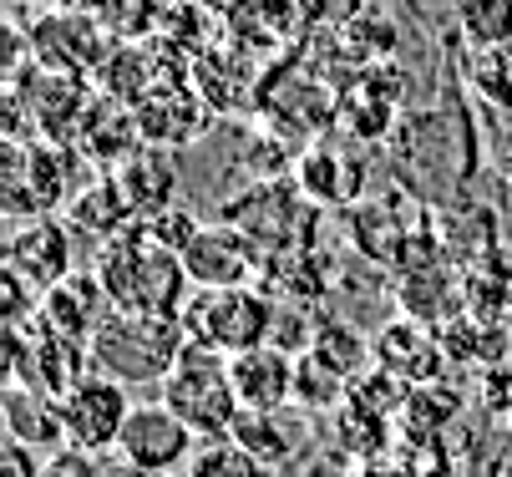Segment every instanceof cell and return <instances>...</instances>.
I'll return each instance as SVG.
<instances>
[{
  "label": "cell",
  "instance_id": "obj_1",
  "mask_svg": "<svg viewBox=\"0 0 512 477\" xmlns=\"http://www.w3.org/2000/svg\"><path fill=\"white\" fill-rule=\"evenodd\" d=\"M97 280L112 300V310H148V315H178L188 300V269L173 249L142 234V224L122 229L102 244Z\"/></svg>",
  "mask_w": 512,
  "mask_h": 477
},
{
  "label": "cell",
  "instance_id": "obj_2",
  "mask_svg": "<svg viewBox=\"0 0 512 477\" xmlns=\"http://www.w3.org/2000/svg\"><path fill=\"white\" fill-rule=\"evenodd\" d=\"M183 346H188L183 315H148V310H112L87 340L92 371L122 386H163Z\"/></svg>",
  "mask_w": 512,
  "mask_h": 477
},
{
  "label": "cell",
  "instance_id": "obj_3",
  "mask_svg": "<svg viewBox=\"0 0 512 477\" xmlns=\"http://www.w3.org/2000/svg\"><path fill=\"white\" fill-rule=\"evenodd\" d=\"M163 401L198 432V442H224L234 437L239 417H244V401L234 391V371L229 356L203 346V340H188L178 366L163 381Z\"/></svg>",
  "mask_w": 512,
  "mask_h": 477
},
{
  "label": "cell",
  "instance_id": "obj_4",
  "mask_svg": "<svg viewBox=\"0 0 512 477\" xmlns=\"http://www.w3.org/2000/svg\"><path fill=\"white\" fill-rule=\"evenodd\" d=\"M183 330L188 340H203V346L239 356L254 346H269L279 310L254 290V285H234V290H193L183 300Z\"/></svg>",
  "mask_w": 512,
  "mask_h": 477
},
{
  "label": "cell",
  "instance_id": "obj_5",
  "mask_svg": "<svg viewBox=\"0 0 512 477\" xmlns=\"http://www.w3.org/2000/svg\"><path fill=\"white\" fill-rule=\"evenodd\" d=\"M132 417V396L122 381L92 371L61 396V427H66V452L77 457H97V452H117L122 427Z\"/></svg>",
  "mask_w": 512,
  "mask_h": 477
},
{
  "label": "cell",
  "instance_id": "obj_6",
  "mask_svg": "<svg viewBox=\"0 0 512 477\" xmlns=\"http://www.w3.org/2000/svg\"><path fill=\"white\" fill-rule=\"evenodd\" d=\"M193 452H198V432L173 412L168 401L132 406V417L122 427V442H117V457L142 477H168L183 462H193Z\"/></svg>",
  "mask_w": 512,
  "mask_h": 477
},
{
  "label": "cell",
  "instance_id": "obj_7",
  "mask_svg": "<svg viewBox=\"0 0 512 477\" xmlns=\"http://www.w3.org/2000/svg\"><path fill=\"white\" fill-rule=\"evenodd\" d=\"M183 269H188V285L193 290H234V285H249L254 264H259V244L229 224H198V234L183 244Z\"/></svg>",
  "mask_w": 512,
  "mask_h": 477
},
{
  "label": "cell",
  "instance_id": "obj_8",
  "mask_svg": "<svg viewBox=\"0 0 512 477\" xmlns=\"http://www.w3.org/2000/svg\"><path fill=\"white\" fill-rule=\"evenodd\" d=\"M132 112H137V127H142V143H158V148H173V153L198 143L208 117H213V107L203 102L193 77H158L153 92Z\"/></svg>",
  "mask_w": 512,
  "mask_h": 477
},
{
  "label": "cell",
  "instance_id": "obj_9",
  "mask_svg": "<svg viewBox=\"0 0 512 477\" xmlns=\"http://www.w3.org/2000/svg\"><path fill=\"white\" fill-rule=\"evenodd\" d=\"M112 183L117 193L127 198L132 219H158L173 209V193H178V163H173V148H158V143H137L122 163H112Z\"/></svg>",
  "mask_w": 512,
  "mask_h": 477
},
{
  "label": "cell",
  "instance_id": "obj_10",
  "mask_svg": "<svg viewBox=\"0 0 512 477\" xmlns=\"http://www.w3.org/2000/svg\"><path fill=\"white\" fill-rule=\"evenodd\" d=\"M295 361L300 356H289L279 346H254V351L229 356L244 412H284V406H295Z\"/></svg>",
  "mask_w": 512,
  "mask_h": 477
},
{
  "label": "cell",
  "instance_id": "obj_11",
  "mask_svg": "<svg viewBox=\"0 0 512 477\" xmlns=\"http://www.w3.org/2000/svg\"><path fill=\"white\" fill-rule=\"evenodd\" d=\"M6 264L16 269V275H21L36 295H46V290H56V285L71 275V239H66L61 224H51V219L36 214L31 224H21V229L11 234Z\"/></svg>",
  "mask_w": 512,
  "mask_h": 477
},
{
  "label": "cell",
  "instance_id": "obj_12",
  "mask_svg": "<svg viewBox=\"0 0 512 477\" xmlns=\"http://www.w3.org/2000/svg\"><path fill=\"white\" fill-rule=\"evenodd\" d=\"M71 143H77L92 163H122L137 143H142V127H137V112L117 97H92L77 132H71Z\"/></svg>",
  "mask_w": 512,
  "mask_h": 477
},
{
  "label": "cell",
  "instance_id": "obj_13",
  "mask_svg": "<svg viewBox=\"0 0 512 477\" xmlns=\"http://www.w3.org/2000/svg\"><path fill=\"white\" fill-rule=\"evenodd\" d=\"M107 315H112V300L97 275H66L56 290L41 295V320L71 340H92Z\"/></svg>",
  "mask_w": 512,
  "mask_h": 477
},
{
  "label": "cell",
  "instance_id": "obj_14",
  "mask_svg": "<svg viewBox=\"0 0 512 477\" xmlns=\"http://www.w3.org/2000/svg\"><path fill=\"white\" fill-rule=\"evenodd\" d=\"M6 432L11 442H26L31 452H56L66 447V427H61V401L41 386L11 381L6 391Z\"/></svg>",
  "mask_w": 512,
  "mask_h": 477
},
{
  "label": "cell",
  "instance_id": "obj_15",
  "mask_svg": "<svg viewBox=\"0 0 512 477\" xmlns=\"http://www.w3.org/2000/svg\"><path fill=\"white\" fill-rule=\"evenodd\" d=\"M360 183H365V168L335 148H310L305 163H300V188L315 198V203H355L360 198Z\"/></svg>",
  "mask_w": 512,
  "mask_h": 477
},
{
  "label": "cell",
  "instance_id": "obj_16",
  "mask_svg": "<svg viewBox=\"0 0 512 477\" xmlns=\"http://www.w3.org/2000/svg\"><path fill=\"white\" fill-rule=\"evenodd\" d=\"M234 442L249 447L264 467H284L289 457L300 452V427L289 422L284 412H244L234 427Z\"/></svg>",
  "mask_w": 512,
  "mask_h": 477
},
{
  "label": "cell",
  "instance_id": "obj_17",
  "mask_svg": "<svg viewBox=\"0 0 512 477\" xmlns=\"http://www.w3.org/2000/svg\"><path fill=\"white\" fill-rule=\"evenodd\" d=\"M467 82H472V92L487 107L512 112V41H502V46H472Z\"/></svg>",
  "mask_w": 512,
  "mask_h": 477
},
{
  "label": "cell",
  "instance_id": "obj_18",
  "mask_svg": "<svg viewBox=\"0 0 512 477\" xmlns=\"http://www.w3.org/2000/svg\"><path fill=\"white\" fill-rule=\"evenodd\" d=\"M305 356H315V361L330 366L340 381H350V376L360 371V361H365V335L350 330L345 320H315V340H310Z\"/></svg>",
  "mask_w": 512,
  "mask_h": 477
},
{
  "label": "cell",
  "instance_id": "obj_19",
  "mask_svg": "<svg viewBox=\"0 0 512 477\" xmlns=\"http://www.w3.org/2000/svg\"><path fill=\"white\" fill-rule=\"evenodd\" d=\"M102 26L112 31L117 46H137V41H148L163 31V0H102Z\"/></svg>",
  "mask_w": 512,
  "mask_h": 477
},
{
  "label": "cell",
  "instance_id": "obj_20",
  "mask_svg": "<svg viewBox=\"0 0 512 477\" xmlns=\"http://www.w3.org/2000/svg\"><path fill=\"white\" fill-rule=\"evenodd\" d=\"M457 26L467 46H502L512 41V0H457Z\"/></svg>",
  "mask_w": 512,
  "mask_h": 477
},
{
  "label": "cell",
  "instance_id": "obj_21",
  "mask_svg": "<svg viewBox=\"0 0 512 477\" xmlns=\"http://www.w3.org/2000/svg\"><path fill=\"white\" fill-rule=\"evenodd\" d=\"M188 472H193V477H269L274 467H264V462H259L249 447H239L234 437H224V442H203V447L193 452Z\"/></svg>",
  "mask_w": 512,
  "mask_h": 477
},
{
  "label": "cell",
  "instance_id": "obj_22",
  "mask_svg": "<svg viewBox=\"0 0 512 477\" xmlns=\"http://www.w3.org/2000/svg\"><path fill=\"white\" fill-rule=\"evenodd\" d=\"M31 198H36V209H51V203H66V198H77L71 193V183H66V173H71V153L61 148V143H36V153H31Z\"/></svg>",
  "mask_w": 512,
  "mask_h": 477
},
{
  "label": "cell",
  "instance_id": "obj_23",
  "mask_svg": "<svg viewBox=\"0 0 512 477\" xmlns=\"http://www.w3.org/2000/svg\"><path fill=\"white\" fill-rule=\"evenodd\" d=\"M340 391H345V381L330 366H320L315 356L295 361V406H330Z\"/></svg>",
  "mask_w": 512,
  "mask_h": 477
},
{
  "label": "cell",
  "instance_id": "obj_24",
  "mask_svg": "<svg viewBox=\"0 0 512 477\" xmlns=\"http://www.w3.org/2000/svg\"><path fill=\"white\" fill-rule=\"evenodd\" d=\"M142 234L158 239V244H163V249H173V254H183V244L198 234V219H193V214H183L178 203H173L168 214H158V219H142Z\"/></svg>",
  "mask_w": 512,
  "mask_h": 477
},
{
  "label": "cell",
  "instance_id": "obj_25",
  "mask_svg": "<svg viewBox=\"0 0 512 477\" xmlns=\"http://www.w3.org/2000/svg\"><path fill=\"white\" fill-rule=\"evenodd\" d=\"M295 6H300L305 26H325V31H340V26L360 21V0H295Z\"/></svg>",
  "mask_w": 512,
  "mask_h": 477
},
{
  "label": "cell",
  "instance_id": "obj_26",
  "mask_svg": "<svg viewBox=\"0 0 512 477\" xmlns=\"http://www.w3.org/2000/svg\"><path fill=\"white\" fill-rule=\"evenodd\" d=\"M497 173L512 183V127H507L502 138H497Z\"/></svg>",
  "mask_w": 512,
  "mask_h": 477
},
{
  "label": "cell",
  "instance_id": "obj_27",
  "mask_svg": "<svg viewBox=\"0 0 512 477\" xmlns=\"http://www.w3.org/2000/svg\"><path fill=\"white\" fill-rule=\"evenodd\" d=\"M46 11H102V0H41Z\"/></svg>",
  "mask_w": 512,
  "mask_h": 477
}]
</instances>
